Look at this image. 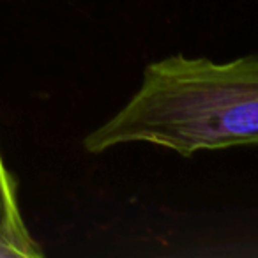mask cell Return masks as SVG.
<instances>
[{
    "mask_svg": "<svg viewBox=\"0 0 258 258\" xmlns=\"http://www.w3.org/2000/svg\"><path fill=\"white\" fill-rule=\"evenodd\" d=\"M140 142L186 158L258 145V55L225 64L172 55L149 64L137 94L83 147L99 154Z\"/></svg>",
    "mask_w": 258,
    "mask_h": 258,
    "instance_id": "1",
    "label": "cell"
},
{
    "mask_svg": "<svg viewBox=\"0 0 258 258\" xmlns=\"http://www.w3.org/2000/svg\"><path fill=\"white\" fill-rule=\"evenodd\" d=\"M43 247L30 235L18 202V182L0 151V258H39Z\"/></svg>",
    "mask_w": 258,
    "mask_h": 258,
    "instance_id": "2",
    "label": "cell"
}]
</instances>
